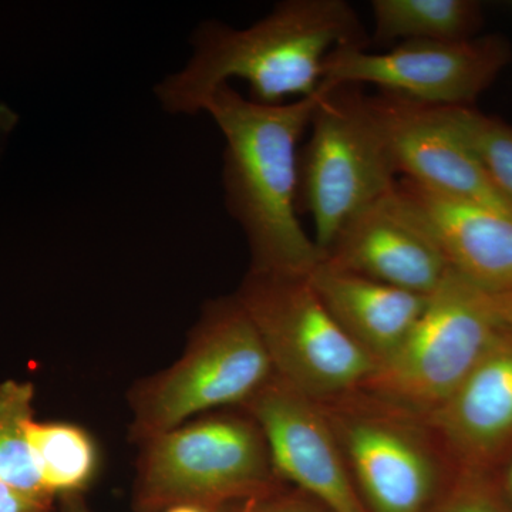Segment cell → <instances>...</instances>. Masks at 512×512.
<instances>
[{
	"label": "cell",
	"mask_w": 512,
	"mask_h": 512,
	"mask_svg": "<svg viewBox=\"0 0 512 512\" xmlns=\"http://www.w3.org/2000/svg\"><path fill=\"white\" fill-rule=\"evenodd\" d=\"M359 15L345 0H285L249 28L204 20L191 37L183 69L154 87L161 109L174 116L204 113L215 90L241 79L249 99L279 106L320 90L323 63L338 47H367Z\"/></svg>",
	"instance_id": "cell-1"
},
{
	"label": "cell",
	"mask_w": 512,
	"mask_h": 512,
	"mask_svg": "<svg viewBox=\"0 0 512 512\" xmlns=\"http://www.w3.org/2000/svg\"><path fill=\"white\" fill-rule=\"evenodd\" d=\"M319 96L266 106L225 84L205 104L224 136L225 205L247 238L251 271L306 276L323 261L298 218L299 143Z\"/></svg>",
	"instance_id": "cell-2"
},
{
	"label": "cell",
	"mask_w": 512,
	"mask_h": 512,
	"mask_svg": "<svg viewBox=\"0 0 512 512\" xmlns=\"http://www.w3.org/2000/svg\"><path fill=\"white\" fill-rule=\"evenodd\" d=\"M272 377L261 336L237 298L205 303L180 359L128 392L130 439L138 446L202 413L244 406Z\"/></svg>",
	"instance_id": "cell-3"
},
{
	"label": "cell",
	"mask_w": 512,
	"mask_h": 512,
	"mask_svg": "<svg viewBox=\"0 0 512 512\" xmlns=\"http://www.w3.org/2000/svg\"><path fill=\"white\" fill-rule=\"evenodd\" d=\"M299 154V212L325 256L340 229L396 187V164L369 97L355 84L322 86Z\"/></svg>",
	"instance_id": "cell-4"
},
{
	"label": "cell",
	"mask_w": 512,
	"mask_h": 512,
	"mask_svg": "<svg viewBox=\"0 0 512 512\" xmlns=\"http://www.w3.org/2000/svg\"><path fill=\"white\" fill-rule=\"evenodd\" d=\"M138 447L134 503L140 512L177 505L211 510L258 493L275 474L264 434L248 414L201 417Z\"/></svg>",
	"instance_id": "cell-5"
},
{
	"label": "cell",
	"mask_w": 512,
	"mask_h": 512,
	"mask_svg": "<svg viewBox=\"0 0 512 512\" xmlns=\"http://www.w3.org/2000/svg\"><path fill=\"white\" fill-rule=\"evenodd\" d=\"M503 329L490 293L450 269L400 348L359 389L396 410L430 416Z\"/></svg>",
	"instance_id": "cell-6"
},
{
	"label": "cell",
	"mask_w": 512,
	"mask_h": 512,
	"mask_svg": "<svg viewBox=\"0 0 512 512\" xmlns=\"http://www.w3.org/2000/svg\"><path fill=\"white\" fill-rule=\"evenodd\" d=\"M235 298L258 330L274 375L313 402L359 389L376 369L326 311L308 275L249 269Z\"/></svg>",
	"instance_id": "cell-7"
},
{
	"label": "cell",
	"mask_w": 512,
	"mask_h": 512,
	"mask_svg": "<svg viewBox=\"0 0 512 512\" xmlns=\"http://www.w3.org/2000/svg\"><path fill=\"white\" fill-rule=\"evenodd\" d=\"M508 60L510 47L494 36L461 42L407 40L386 53L345 46L326 57L322 86L370 83L429 106L468 107Z\"/></svg>",
	"instance_id": "cell-8"
},
{
	"label": "cell",
	"mask_w": 512,
	"mask_h": 512,
	"mask_svg": "<svg viewBox=\"0 0 512 512\" xmlns=\"http://www.w3.org/2000/svg\"><path fill=\"white\" fill-rule=\"evenodd\" d=\"M244 407L264 434L276 476L292 481L330 512H366L319 403L274 375Z\"/></svg>",
	"instance_id": "cell-9"
},
{
	"label": "cell",
	"mask_w": 512,
	"mask_h": 512,
	"mask_svg": "<svg viewBox=\"0 0 512 512\" xmlns=\"http://www.w3.org/2000/svg\"><path fill=\"white\" fill-rule=\"evenodd\" d=\"M322 262L424 296L450 271L426 218L399 184L340 229Z\"/></svg>",
	"instance_id": "cell-10"
},
{
	"label": "cell",
	"mask_w": 512,
	"mask_h": 512,
	"mask_svg": "<svg viewBox=\"0 0 512 512\" xmlns=\"http://www.w3.org/2000/svg\"><path fill=\"white\" fill-rule=\"evenodd\" d=\"M369 99L397 174L429 190L512 214V205L488 180L441 107L390 92Z\"/></svg>",
	"instance_id": "cell-11"
},
{
	"label": "cell",
	"mask_w": 512,
	"mask_h": 512,
	"mask_svg": "<svg viewBox=\"0 0 512 512\" xmlns=\"http://www.w3.org/2000/svg\"><path fill=\"white\" fill-rule=\"evenodd\" d=\"M372 512H421L436 464L417 434L389 417L326 413Z\"/></svg>",
	"instance_id": "cell-12"
},
{
	"label": "cell",
	"mask_w": 512,
	"mask_h": 512,
	"mask_svg": "<svg viewBox=\"0 0 512 512\" xmlns=\"http://www.w3.org/2000/svg\"><path fill=\"white\" fill-rule=\"evenodd\" d=\"M397 184L426 218L451 271L491 295L512 291V214L407 178Z\"/></svg>",
	"instance_id": "cell-13"
},
{
	"label": "cell",
	"mask_w": 512,
	"mask_h": 512,
	"mask_svg": "<svg viewBox=\"0 0 512 512\" xmlns=\"http://www.w3.org/2000/svg\"><path fill=\"white\" fill-rule=\"evenodd\" d=\"M308 279L339 328L376 367L400 348L430 296L403 291L326 262H320Z\"/></svg>",
	"instance_id": "cell-14"
},
{
	"label": "cell",
	"mask_w": 512,
	"mask_h": 512,
	"mask_svg": "<svg viewBox=\"0 0 512 512\" xmlns=\"http://www.w3.org/2000/svg\"><path fill=\"white\" fill-rule=\"evenodd\" d=\"M430 417L454 446L468 453H490L511 436L512 340L507 329Z\"/></svg>",
	"instance_id": "cell-15"
},
{
	"label": "cell",
	"mask_w": 512,
	"mask_h": 512,
	"mask_svg": "<svg viewBox=\"0 0 512 512\" xmlns=\"http://www.w3.org/2000/svg\"><path fill=\"white\" fill-rule=\"evenodd\" d=\"M372 42L473 39L481 22L480 6L470 0H373Z\"/></svg>",
	"instance_id": "cell-16"
},
{
	"label": "cell",
	"mask_w": 512,
	"mask_h": 512,
	"mask_svg": "<svg viewBox=\"0 0 512 512\" xmlns=\"http://www.w3.org/2000/svg\"><path fill=\"white\" fill-rule=\"evenodd\" d=\"M28 440L43 485L53 498L80 493L96 476L99 451L82 427L35 419L29 423Z\"/></svg>",
	"instance_id": "cell-17"
},
{
	"label": "cell",
	"mask_w": 512,
	"mask_h": 512,
	"mask_svg": "<svg viewBox=\"0 0 512 512\" xmlns=\"http://www.w3.org/2000/svg\"><path fill=\"white\" fill-rule=\"evenodd\" d=\"M35 387L30 382L0 383V481L40 498L53 501L43 485L30 450L28 426L35 420Z\"/></svg>",
	"instance_id": "cell-18"
},
{
	"label": "cell",
	"mask_w": 512,
	"mask_h": 512,
	"mask_svg": "<svg viewBox=\"0 0 512 512\" xmlns=\"http://www.w3.org/2000/svg\"><path fill=\"white\" fill-rule=\"evenodd\" d=\"M488 180L512 205V127L470 107H441Z\"/></svg>",
	"instance_id": "cell-19"
},
{
	"label": "cell",
	"mask_w": 512,
	"mask_h": 512,
	"mask_svg": "<svg viewBox=\"0 0 512 512\" xmlns=\"http://www.w3.org/2000/svg\"><path fill=\"white\" fill-rule=\"evenodd\" d=\"M53 501L40 500L0 481V512H52Z\"/></svg>",
	"instance_id": "cell-20"
},
{
	"label": "cell",
	"mask_w": 512,
	"mask_h": 512,
	"mask_svg": "<svg viewBox=\"0 0 512 512\" xmlns=\"http://www.w3.org/2000/svg\"><path fill=\"white\" fill-rule=\"evenodd\" d=\"M19 124V116L12 107L0 101V156H2L3 148L8 143L10 134L15 131Z\"/></svg>",
	"instance_id": "cell-21"
},
{
	"label": "cell",
	"mask_w": 512,
	"mask_h": 512,
	"mask_svg": "<svg viewBox=\"0 0 512 512\" xmlns=\"http://www.w3.org/2000/svg\"><path fill=\"white\" fill-rule=\"evenodd\" d=\"M491 295V293H490ZM497 318L508 332L512 333V291L491 295Z\"/></svg>",
	"instance_id": "cell-22"
},
{
	"label": "cell",
	"mask_w": 512,
	"mask_h": 512,
	"mask_svg": "<svg viewBox=\"0 0 512 512\" xmlns=\"http://www.w3.org/2000/svg\"><path fill=\"white\" fill-rule=\"evenodd\" d=\"M443 512H498L497 508L487 503V501L480 500V498H461L456 503L448 505Z\"/></svg>",
	"instance_id": "cell-23"
},
{
	"label": "cell",
	"mask_w": 512,
	"mask_h": 512,
	"mask_svg": "<svg viewBox=\"0 0 512 512\" xmlns=\"http://www.w3.org/2000/svg\"><path fill=\"white\" fill-rule=\"evenodd\" d=\"M251 512H316L303 504L293 503V501H275V503H266L259 505Z\"/></svg>",
	"instance_id": "cell-24"
},
{
	"label": "cell",
	"mask_w": 512,
	"mask_h": 512,
	"mask_svg": "<svg viewBox=\"0 0 512 512\" xmlns=\"http://www.w3.org/2000/svg\"><path fill=\"white\" fill-rule=\"evenodd\" d=\"M60 500L62 512H93L80 493L62 495Z\"/></svg>",
	"instance_id": "cell-25"
},
{
	"label": "cell",
	"mask_w": 512,
	"mask_h": 512,
	"mask_svg": "<svg viewBox=\"0 0 512 512\" xmlns=\"http://www.w3.org/2000/svg\"><path fill=\"white\" fill-rule=\"evenodd\" d=\"M165 512H211L210 508L198 507V505H177Z\"/></svg>",
	"instance_id": "cell-26"
},
{
	"label": "cell",
	"mask_w": 512,
	"mask_h": 512,
	"mask_svg": "<svg viewBox=\"0 0 512 512\" xmlns=\"http://www.w3.org/2000/svg\"><path fill=\"white\" fill-rule=\"evenodd\" d=\"M508 488H510V493L512 495V467L510 470V474H508Z\"/></svg>",
	"instance_id": "cell-27"
}]
</instances>
